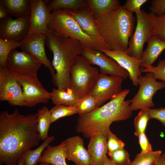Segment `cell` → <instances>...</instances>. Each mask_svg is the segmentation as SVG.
Here are the masks:
<instances>
[{
    "instance_id": "cell-1",
    "label": "cell",
    "mask_w": 165,
    "mask_h": 165,
    "mask_svg": "<svg viewBox=\"0 0 165 165\" xmlns=\"http://www.w3.org/2000/svg\"><path fill=\"white\" fill-rule=\"evenodd\" d=\"M37 113H0V165H16L18 161L40 140L37 130Z\"/></svg>"
},
{
    "instance_id": "cell-2",
    "label": "cell",
    "mask_w": 165,
    "mask_h": 165,
    "mask_svg": "<svg viewBox=\"0 0 165 165\" xmlns=\"http://www.w3.org/2000/svg\"><path fill=\"white\" fill-rule=\"evenodd\" d=\"M130 91L129 89H125L102 106L79 116L75 127L76 131L88 138L99 134L107 137L112 122L127 120L132 115L131 100H125Z\"/></svg>"
},
{
    "instance_id": "cell-3",
    "label": "cell",
    "mask_w": 165,
    "mask_h": 165,
    "mask_svg": "<svg viewBox=\"0 0 165 165\" xmlns=\"http://www.w3.org/2000/svg\"><path fill=\"white\" fill-rule=\"evenodd\" d=\"M133 13L119 6L96 19L97 31L110 50L126 51L135 29Z\"/></svg>"
},
{
    "instance_id": "cell-4",
    "label": "cell",
    "mask_w": 165,
    "mask_h": 165,
    "mask_svg": "<svg viewBox=\"0 0 165 165\" xmlns=\"http://www.w3.org/2000/svg\"><path fill=\"white\" fill-rule=\"evenodd\" d=\"M45 45L53 54L52 64L55 74L52 77L58 89L67 91L70 82V71L75 57L81 55L84 47L78 40L60 36L48 31Z\"/></svg>"
},
{
    "instance_id": "cell-5",
    "label": "cell",
    "mask_w": 165,
    "mask_h": 165,
    "mask_svg": "<svg viewBox=\"0 0 165 165\" xmlns=\"http://www.w3.org/2000/svg\"><path fill=\"white\" fill-rule=\"evenodd\" d=\"M47 28L48 31L56 35L78 40L84 48L110 50L102 40L85 34L74 19L63 10L51 12Z\"/></svg>"
},
{
    "instance_id": "cell-6",
    "label": "cell",
    "mask_w": 165,
    "mask_h": 165,
    "mask_svg": "<svg viewBox=\"0 0 165 165\" xmlns=\"http://www.w3.org/2000/svg\"><path fill=\"white\" fill-rule=\"evenodd\" d=\"M100 74L98 69L93 67L81 55L74 60L70 71L68 91L79 99L90 94Z\"/></svg>"
},
{
    "instance_id": "cell-7",
    "label": "cell",
    "mask_w": 165,
    "mask_h": 165,
    "mask_svg": "<svg viewBox=\"0 0 165 165\" xmlns=\"http://www.w3.org/2000/svg\"><path fill=\"white\" fill-rule=\"evenodd\" d=\"M136 14L137 24L126 52L129 56L140 60L145 43L154 35L156 15L142 9Z\"/></svg>"
},
{
    "instance_id": "cell-8",
    "label": "cell",
    "mask_w": 165,
    "mask_h": 165,
    "mask_svg": "<svg viewBox=\"0 0 165 165\" xmlns=\"http://www.w3.org/2000/svg\"><path fill=\"white\" fill-rule=\"evenodd\" d=\"M14 72L16 80L22 88L24 100L28 107L31 108L39 103L48 102L51 92L43 87L37 73Z\"/></svg>"
},
{
    "instance_id": "cell-9",
    "label": "cell",
    "mask_w": 165,
    "mask_h": 165,
    "mask_svg": "<svg viewBox=\"0 0 165 165\" xmlns=\"http://www.w3.org/2000/svg\"><path fill=\"white\" fill-rule=\"evenodd\" d=\"M139 89L131 100L130 108L132 111L148 109L155 106L152 97L157 90L165 87V82H159L153 74L148 72L139 78Z\"/></svg>"
},
{
    "instance_id": "cell-10",
    "label": "cell",
    "mask_w": 165,
    "mask_h": 165,
    "mask_svg": "<svg viewBox=\"0 0 165 165\" xmlns=\"http://www.w3.org/2000/svg\"><path fill=\"white\" fill-rule=\"evenodd\" d=\"M0 101L12 106L28 107L24 100L22 88L13 72L0 66Z\"/></svg>"
},
{
    "instance_id": "cell-11",
    "label": "cell",
    "mask_w": 165,
    "mask_h": 165,
    "mask_svg": "<svg viewBox=\"0 0 165 165\" xmlns=\"http://www.w3.org/2000/svg\"><path fill=\"white\" fill-rule=\"evenodd\" d=\"M81 56L91 65L98 66L101 74L120 77L123 79L129 77L128 72L115 61L98 50L84 48Z\"/></svg>"
},
{
    "instance_id": "cell-12",
    "label": "cell",
    "mask_w": 165,
    "mask_h": 165,
    "mask_svg": "<svg viewBox=\"0 0 165 165\" xmlns=\"http://www.w3.org/2000/svg\"><path fill=\"white\" fill-rule=\"evenodd\" d=\"M123 79L100 73L90 94L97 100L98 107L107 101L112 100L123 91L122 85Z\"/></svg>"
},
{
    "instance_id": "cell-13",
    "label": "cell",
    "mask_w": 165,
    "mask_h": 165,
    "mask_svg": "<svg viewBox=\"0 0 165 165\" xmlns=\"http://www.w3.org/2000/svg\"><path fill=\"white\" fill-rule=\"evenodd\" d=\"M30 15L13 19L11 16L0 20V38L22 41L28 33Z\"/></svg>"
},
{
    "instance_id": "cell-14",
    "label": "cell",
    "mask_w": 165,
    "mask_h": 165,
    "mask_svg": "<svg viewBox=\"0 0 165 165\" xmlns=\"http://www.w3.org/2000/svg\"><path fill=\"white\" fill-rule=\"evenodd\" d=\"M31 2L29 29L24 39L40 33H46L48 31L47 25L51 12L48 9L43 0H31Z\"/></svg>"
},
{
    "instance_id": "cell-15",
    "label": "cell",
    "mask_w": 165,
    "mask_h": 165,
    "mask_svg": "<svg viewBox=\"0 0 165 165\" xmlns=\"http://www.w3.org/2000/svg\"><path fill=\"white\" fill-rule=\"evenodd\" d=\"M42 65L29 52L13 49L8 55L6 67L15 72L37 73Z\"/></svg>"
},
{
    "instance_id": "cell-16",
    "label": "cell",
    "mask_w": 165,
    "mask_h": 165,
    "mask_svg": "<svg viewBox=\"0 0 165 165\" xmlns=\"http://www.w3.org/2000/svg\"><path fill=\"white\" fill-rule=\"evenodd\" d=\"M45 39L46 33H40L20 42V47L22 50L29 52L38 61L48 68L53 77L55 74V71L46 54Z\"/></svg>"
},
{
    "instance_id": "cell-17",
    "label": "cell",
    "mask_w": 165,
    "mask_h": 165,
    "mask_svg": "<svg viewBox=\"0 0 165 165\" xmlns=\"http://www.w3.org/2000/svg\"><path fill=\"white\" fill-rule=\"evenodd\" d=\"M115 61L129 73L133 84L139 85V78L141 76L140 60L128 55L126 51L103 49L100 50Z\"/></svg>"
},
{
    "instance_id": "cell-18",
    "label": "cell",
    "mask_w": 165,
    "mask_h": 165,
    "mask_svg": "<svg viewBox=\"0 0 165 165\" xmlns=\"http://www.w3.org/2000/svg\"><path fill=\"white\" fill-rule=\"evenodd\" d=\"M66 158L75 165H91V159L84 146L82 139L79 136L66 139Z\"/></svg>"
},
{
    "instance_id": "cell-19",
    "label": "cell",
    "mask_w": 165,
    "mask_h": 165,
    "mask_svg": "<svg viewBox=\"0 0 165 165\" xmlns=\"http://www.w3.org/2000/svg\"><path fill=\"white\" fill-rule=\"evenodd\" d=\"M64 10L74 19L85 34L103 41L97 29L96 19L88 6L75 10Z\"/></svg>"
},
{
    "instance_id": "cell-20",
    "label": "cell",
    "mask_w": 165,
    "mask_h": 165,
    "mask_svg": "<svg viewBox=\"0 0 165 165\" xmlns=\"http://www.w3.org/2000/svg\"><path fill=\"white\" fill-rule=\"evenodd\" d=\"M107 137L99 134L90 138L87 151L91 159V165H102L108 158Z\"/></svg>"
},
{
    "instance_id": "cell-21",
    "label": "cell",
    "mask_w": 165,
    "mask_h": 165,
    "mask_svg": "<svg viewBox=\"0 0 165 165\" xmlns=\"http://www.w3.org/2000/svg\"><path fill=\"white\" fill-rule=\"evenodd\" d=\"M147 46L143 51L140 60V66L152 65L165 50V41L154 35L148 42Z\"/></svg>"
},
{
    "instance_id": "cell-22",
    "label": "cell",
    "mask_w": 165,
    "mask_h": 165,
    "mask_svg": "<svg viewBox=\"0 0 165 165\" xmlns=\"http://www.w3.org/2000/svg\"><path fill=\"white\" fill-rule=\"evenodd\" d=\"M66 139L59 145L46 148L39 160V162L48 163L53 165H68L66 161Z\"/></svg>"
},
{
    "instance_id": "cell-23",
    "label": "cell",
    "mask_w": 165,
    "mask_h": 165,
    "mask_svg": "<svg viewBox=\"0 0 165 165\" xmlns=\"http://www.w3.org/2000/svg\"><path fill=\"white\" fill-rule=\"evenodd\" d=\"M9 14L16 18L29 16L31 11V0H0Z\"/></svg>"
},
{
    "instance_id": "cell-24",
    "label": "cell",
    "mask_w": 165,
    "mask_h": 165,
    "mask_svg": "<svg viewBox=\"0 0 165 165\" xmlns=\"http://www.w3.org/2000/svg\"><path fill=\"white\" fill-rule=\"evenodd\" d=\"M43 2L50 12L58 9L75 10L88 6L86 0H48Z\"/></svg>"
},
{
    "instance_id": "cell-25",
    "label": "cell",
    "mask_w": 165,
    "mask_h": 165,
    "mask_svg": "<svg viewBox=\"0 0 165 165\" xmlns=\"http://www.w3.org/2000/svg\"><path fill=\"white\" fill-rule=\"evenodd\" d=\"M96 19L102 14L120 6L118 0H86Z\"/></svg>"
},
{
    "instance_id": "cell-26",
    "label": "cell",
    "mask_w": 165,
    "mask_h": 165,
    "mask_svg": "<svg viewBox=\"0 0 165 165\" xmlns=\"http://www.w3.org/2000/svg\"><path fill=\"white\" fill-rule=\"evenodd\" d=\"M51 94L50 99L55 105H63L75 106L79 100L71 92L63 89L54 88Z\"/></svg>"
},
{
    "instance_id": "cell-27",
    "label": "cell",
    "mask_w": 165,
    "mask_h": 165,
    "mask_svg": "<svg viewBox=\"0 0 165 165\" xmlns=\"http://www.w3.org/2000/svg\"><path fill=\"white\" fill-rule=\"evenodd\" d=\"M37 130L40 140H44L48 136V132L52 123L50 110L44 106L37 110Z\"/></svg>"
},
{
    "instance_id": "cell-28",
    "label": "cell",
    "mask_w": 165,
    "mask_h": 165,
    "mask_svg": "<svg viewBox=\"0 0 165 165\" xmlns=\"http://www.w3.org/2000/svg\"><path fill=\"white\" fill-rule=\"evenodd\" d=\"M55 139L53 136H48L38 148L33 150L30 149L25 153L21 157L24 165H36L39 162L44 150Z\"/></svg>"
},
{
    "instance_id": "cell-29",
    "label": "cell",
    "mask_w": 165,
    "mask_h": 165,
    "mask_svg": "<svg viewBox=\"0 0 165 165\" xmlns=\"http://www.w3.org/2000/svg\"><path fill=\"white\" fill-rule=\"evenodd\" d=\"M20 42L0 38V66H6L8 55L13 49L20 46Z\"/></svg>"
},
{
    "instance_id": "cell-30",
    "label": "cell",
    "mask_w": 165,
    "mask_h": 165,
    "mask_svg": "<svg viewBox=\"0 0 165 165\" xmlns=\"http://www.w3.org/2000/svg\"><path fill=\"white\" fill-rule=\"evenodd\" d=\"M75 106L77 108V113L79 116L90 112L99 107L96 99L90 94L79 99Z\"/></svg>"
},
{
    "instance_id": "cell-31",
    "label": "cell",
    "mask_w": 165,
    "mask_h": 165,
    "mask_svg": "<svg viewBox=\"0 0 165 165\" xmlns=\"http://www.w3.org/2000/svg\"><path fill=\"white\" fill-rule=\"evenodd\" d=\"M162 152L161 150H159L145 153H140L128 165H154Z\"/></svg>"
},
{
    "instance_id": "cell-32",
    "label": "cell",
    "mask_w": 165,
    "mask_h": 165,
    "mask_svg": "<svg viewBox=\"0 0 165 165\" xmlns=\"http://www.w3.org/2000/svg\"><path fill=\"white\" fill-rule=\"evenodd\" d=\"M51 123L59 119L77 113L76 108L75 106H68L63 105H55L50 110Z\"/></svg>"
},
{
    "instance_id": "cell-33",
    "label": "cell",
    "mask_w": 165,
    "mask_h": 165,
    "mask_svg": "<svg viewBox=\"0 0 165 165\" xmlns=\"http://www.w3.org/2000/svg\"><path fill=\"white\" fill-rule=\"evenodd\" d=\"M150 119L148 109L141 110L134 120L135 131L134 135L137 137L145 132L148 120Z\"/></svg>"
},
{
    "instance_id": "cell-34",
    "label": "cell",
    "mask_w": 165,
    "mask_h": 165,
    "mask_svg": "<svg viewBox=\"0 0 165 165\" xmlns=\"http://www.w3.org/2000/svg\"><path fill=\"white\" fill-rule=\"evenodd\" d=\"M141 69V73L151 72L155 79L165 82V59L160 60L156 66L147 65Z\"/></svg>"
},
{
    "instance_id": "cell-35",
    "label": "cell",
    "mask_w": 165,
    "mask_h": 165,
    "mask_svg": "<svg viewBox=\"0 0 165 165\" xmlns=\"http://www.w3.org/2000/svg\"><path fill=\"white\" fill-rule=\"evenodd\" d=\"M109 156L110 160L119 165H128L130 163L129 154L124 148L114 151Z\"/></svg>"
},
{
    "instance_id": "cell-36",
    "label": "cell",
    "mask_w": 165,
    "mask_h": 165,
    "mask_svg": "<svg viewBox=\"0 0 165 165\" xmlns=\"http://www.w3.org/2000/svg\"><path fill=\"white\" fill-rule=\"evenodd\" d=\"M107 138L108 155L117 150L124 148L125 143L111 131L108 134Z\"/></svg>"
},
{
    "instance_id": "cell-37",
    "label": "cell",
    "mask_w": 165,
    "mask_h": 165,
    "mask_svg": "<svg viewBox=\"0 0 165 165\" xmlns=\"http://www.w3.org/2000/svg\"><path fill=\"white\" fill-rule=\"evenodd\" d=\"M155 28L154 35L165 41V13L156 16Z\"/></svg>"
},
{
    "instance_id": "cell-38",
    "label": "cell",
    "mask_w": 165,
    "mask_h": 165,
    "mask_svg": "<svg viewBox=\"0 0 165 165\" xmlns=\"http://www.w3.org/2000/svg\"><path fill=\"white\" fill-rule=\"evenodd\" d=\"M148 1L147 0H127L123 6L128 11L136 13L140 12L141 7Z\"/></svg>"
},
{
    "instance_id": "cell-39",
    "label": "cell",
    "mask_w": 165,
    "mask_h": 165,
    "mask_svg": "<svg viewBox=\"0 0 165 165\" xmlns=\"http://www.w3.org/2000/svg\"><path fill=\"white\" fill-rule=\"evenodd\" d=\"M149 9L156 16L165 13V0H152Z\"/></svg>"
},
{
    "instance_id": "cell-40",
    "label": "cell",
    "mask_w": 165,
    "mask_h": 165,
    "mask_svg": "<svg viewBox=\"0 0 165 165\" xmlns=\"http://www.w3.org/2000/svg\"><path fill=\"white\" fill-rule=\"evenodd\" d=\"M150 119H156L160 122L165 127V108L148 109Z\"/></svg>"
},
{
    "instance_id": "cell-41",
    "label": "cell",
    "mask_w": 165,
    "mask_h": 165,
    "mask_svg": "<svg viewBox=\"0 0 165 165\" xmlns=\"http://www.w3.org/2000/svg\"><path fill=\"white\" fill-rule=\"evenodd\" d=\"M139 144L141 149V153H145L153 151L152 145L145 132L140 134L138 137Z\"/></svg>"
},
{
    "instance_id": "cell-42",
    "label": "cell",
    "mask_w": 165,
    "mask_h": 165,
    "mask_svg": "<svg viewBox=\"0 0 165 165\" xmlns=\"http://www.w3.org/2000/svg\"><path fill=\"white\" fill-rule=\"evenodd\" d=\"M11 16L6 8L0 3V19H4L8 17Z\"/></svg>"
},
{
    "instance_id": "cell-43",
    "label": "cell",
    "mask_w": 165,
    "mask_h": 165,
    "mask_svg": "<svg viewBox=\"0 0 165 165\" xmlns=\"http://www.w3.org/2000/svg\"><path fill=\"white\" fill-rule=\"evenodd\" d=\"M154 165H165V157L161 155Z\"/></svg>"
},
{
    "instance_id": "cell-44",
    "label": "cell",
    "mask_w": 165,
    "mask_h": 165,
    "mask_svg": "<svg viewBox=\"0 0 165 165\" xmlns=\"http://www.w3.org/2000/svg\"><path fill=\"white\" fill-rule=\"evenodd\" d=\"M102 165H119L113 162L108 158L105 163Z\"/></svg>"
},
{
    "instance_id": "cell-45",
    "label": "cell",
    "mask_w": 165,
    "mask_h": 165,
    "mask_svg": "<svg viewBox=\"0 0 165 165\" xmlns=\"http://www.w3.org/2000/svg\"><path fill=\"white\" fill-rule=\"evenodd\" d=\"M17 165H24V161L22 158L18 161Z\"/></svg>"
},
{
    "instance_id": "cell-46",
    "label": "cell",
    "mask_w": 165,
    "mask_h": 165,
    "mask_svg": "<svg viewBox=\"0 0 165 165\" xmlns=\"http://www.w3.org/2000/svg\"><path fill=\"white\" fill-rule=\"evenodd\" d=\"M39 165H53L48 163L44 162H39Z\"/></svg>"
},
{
    "instance_id": "cell-47",
    "label": "cell",
    "mask_w": 165,
    "mask_h": 165,
    "mask_svg": "<svg viewBox=\"0 0 165 165\" xmlns=\"http://www.w3.org/2000/svg\"><path fill=\"white\" fill-rule=\"evenodd\" d=\"M161 156L163 157H165V152L162 154L161 155Z\"/></svg>"
}]
</instances>
